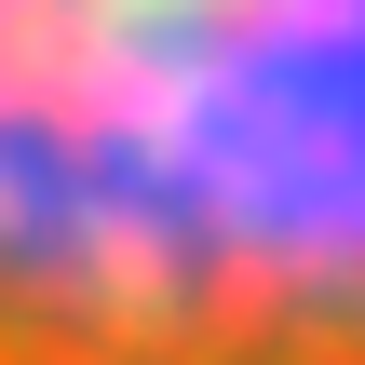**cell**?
Here are the masks:
<instances>
[{
    "instance_id": "obj_1",
    "label": "cell",
    "mask_w": 365,
    "mask_h": 365,
    "mask_svg": "<svg viewBox=\"0 0 365 365\" xmlns=\"http://www.w3.org/2000/svg\"><path fill=\"white\" fill-rule=\"evenodd\" d=\"M0 365H365V0H0Z\"/></svg>"
}]
</instances>
